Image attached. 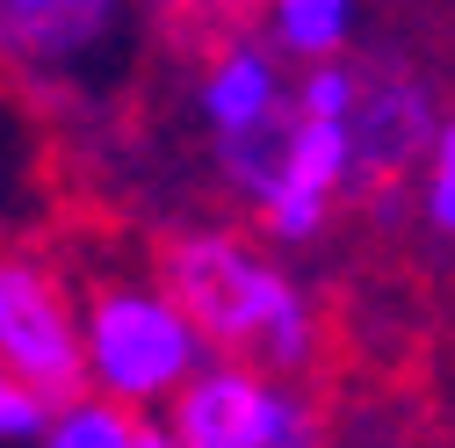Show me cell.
<instances>
[{"label": "cell", "mask_w": 455, "mask_h": 448, "mask_svg": "<svg viewBox=\"0 0 455 448\" xmlns=\"http://www.w3.org/2000/svg\"><path fill=\"white\" fill-rule=\"evenodd\" d=\"M152 275L166 283L210 355H239L282 376H318L332 348L325 297L282 260V246L253 239L246 224H181L152 253Z\"/></svg>", "instance_id": "1"}, {"label": "cell", "mask_w": 455, "mask_h": 448, "mask_svg": "<svg viewBox=\"0 0 455 448\" xmlns=\"http://www.w3.org/2000/svg\"><path fill=\"white\" fill-rule=\"evenodd\" d=\"M217 174L239 196L246 232L282 246V253H304V246L332 239L339 210L355 203L347 124L339 116H304V108H290L275 131L217 152Z\"/></svg>", "instance_id": "2"}, {"label": "cell", "mask_w": 455, "mask_h": 448, "mask_svg": "<svg viewBox=\"0 0 455 448\" xmlns=\"http://www.w3.org/2000/svg\"><path fill=\"white\" fill-rule=\"evenodd\" d=\"M188 311L166 297L152 268H94L80 275V383L101 398L159 412L174 383L203 362Z\"/></svg>", "instance_id": "3"}, {"label": "cell", "mask_w": 455, "mask_h": 448, "mask_svg": "<svg viewBox=\"0 0 455 448\" xmlns=\"http://www.w3.org/2000/svg\"><path fill=\"white\" fill-rule=\"evenodd\" d=\"M166 448H325V405L311 376H282L239 355H203L159 405Z\"/></svg>", "instance_id": "4"}, {"label": "cell", "mask_w": 455, "mask_h": 448, "mask_svg": "<svg viewBox=\"0 0 455 448\" xmlns=\"http://www.w3.org/2000/svg\"><path fill=\"white\" fill-rule=\"evenodd\" d=\"M145 0H0V80L36 101H73L116 73Z\"/></svg>", "instance_id": "5"}, {"label": "cell", "mask_w": 455, "mask_h": 448, "mask_svg": "<svg viewBox=\"0 0 455 448\" xmlns=\"http://www.w3.org/2000/svg\"><path fill=\"white\" fill-rule=\"evenodd\" d=\"M0 369L44 398L80 390V275L36 239H0Z\"/></svg>", "instance_id": "6"}, {"label": "cell", "mask_w": 455, "mask_h": 448, "mask_svg": "<svg viewBox=\"0 0 455 448\" xmlns=\"http://www.w3.org/2000/svg\"><path fill=\"white\" fill-rule=\"evenodd\" d=\"M339 124H347V152H355V196H369V188H405L419 152L448 124V108L434 73L412 66L405 51H376V59L355 51V94Z\"/></svg>", "instance_id": "7"}, {"label": "cell", "mask_w": 455, "mask_h": 448, "mask_svg": "<svg viewBox=\"0 0 455 448\" xmlns=\"http://www.w3.org/2000/svg\"><path fill=\"white\" fill-rule=\"evenodd\" d=\"M196 124L210 138V159L232 152L260 131L290 116V59L260 36V29H224L210 44V59L196 66Z\"/></svg>", "instance_id": "8"}, {"label": "cell", "mask_w": 455, "mask_h": 448, "mask_svg": "<svg viewBox=\"0 0 455 448\" xmlns=\"http://www.w3.org/2000/svg\"><path fill=\"white\" fill-rule=\"evenodd\" d=\"M152 441H159L152 412H138L124 398H101L87 383L66 390V398H51L36 434H29V448H152Z\"/></svg>", "instance_id": "9"}, {"label": "cell", "mask_w": 455, "mask_h": 448, "mask_svg": "<svg viewBox=\"0 0 455 448\" xmlns=\"http://www.w3.org/2000/svg\"><path fill=\"white\" fill-rule=\"evenodd\" d=\"M362 22H369V0H260V36L290 66L355 51L362 44Z\"/></svg>", "instance_id": "10"}, {"label": "cell", "mask_w": 455, "mask_h": 448, "mask_svg": "<svg viewBox=\"0 0 455 448\" xmlns=\"http://www.w3.org/2000/svg\"><path fill=\"white\" fill-rule=\"evenodd\" d=\"M405 217H419V232L434 246L455 239V124L434 131V145L419 152V166L405 174Z\"/></svg>", "instance_id": "11"}, {"label": "cell", "mask_w": 455, "mask_h": 448, "mask_svg": "<svg viewBox=\"0 0 455 448\" xmlns=\"http://www.w3.org/2000/svg\"><path fill=\"white\" fill-rule=\"evenodd\" d=\"M44 390L36 383H22L15 369H0V448H8V441H29L36 434V420H44Z\"/></svg>", "instance_id": "12"}, {"label": "cell", "mask_w": 455, "mask_h": 448, "mask_svg": "<svg viewBox=\"0 0 455 448\" xmlns=\"http://www.w3.org/2000/svg\"><path fill=\"white\" fill-rule=\"evenodd\" d=\"M152 448H166V441H152Z\"/></svg>", "instance_id": "13"}]
</instances>
